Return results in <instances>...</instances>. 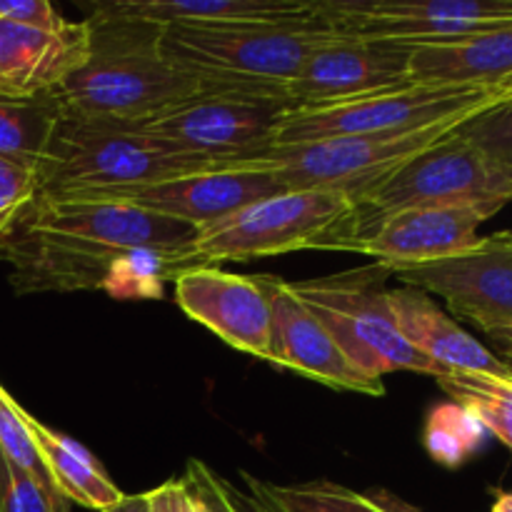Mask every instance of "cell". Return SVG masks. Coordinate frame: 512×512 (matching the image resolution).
<instances>
[{
  "instance_id": "cell-1",
  "label": "cell",
  "mask_w": 512,
  "mask_h": 512,
  "mask_svg": "<svg viewBox=\"0 0 512 512\" xmlns=\"http://www.w3.org/2000/svg\"><path fill=\"white\" fill-rule=\"evenodd\" d=\"M198 228L118 200L38 198L0 238V260L18 295L100 290L110 265L130 250L185 253Z\"/></svg>"
},
{
  "instance_id": "cell-7",
  "label": "cell",
  "mask_w": 512,
  "mask_h": 512,
  "mask_svg": "<svg viewBox=\"0 0 512 512\" xmlns=\"http://www.w3.org/2000/svg\"><path fill=\"white\" fill-rule=\"evenodd\" d=\"M390 278L393 273L385 265L370 263L290 285L363 375L383 380L395 370H413L438 378L443 370L420 355L395 323L385 288Z\"/></svg>"
},
{
  "instance_id": "cell-19",
  "label": "cell",
  "mask_w": 512,
  "mask_h": 512,
  "mask_svg": "<svg viewBox=\"0 0 512 512\" xmlns=\"http://www.w3.org/2000/svg\"><path fill=\"white\" fill-rule=\"evenodd\" d=\"M88 10L160 25L300 23L318 18V0H100Z\"/></svg>"
},
{
  "instance_id": "cell-4",
  "label": "cell",
  "mask_w": 512,
  "mask_h": 512,
  "mask_svg": "<svg viewBox=\"0 0 512 512\" xmlns=\"http://www.w3.org/2000/svg\"><path fill=\"white\" fill-rule=\"evenodd\" d=\"M208 168L218 165L170 148L138 128L90 123L63 113L38 168V195L90 200Z\"/></svg>"
},
{
  "instance_id": "cell-14",
  "label": "cell",
  "mask_w": 512,
  "mask_h": 512,
  "mask_svg": "<svg viewBox=\"0 0 512 512\" xmlns=\"http://www.w3.org/2000/svg\"><path fill=\"white\" fill-rule=\"evenodd\" d=\"M283 190V185L268 170L230 163L160 180V183L140 185V188L115 190V193L90 200H118V203L148 210V213H158L163 218L180 220L193 228H205L255 200L270 198Z\"/></svg>"
},
{
  "instance_id": "cell-13",
  "label": "cell",
  "mask_w": 512,
  "mask_h": 512,
  "mask_svg": "<svg viewBox=\"0 0 512 512\" xmlns=\"http://www.w3.org/2000/svg\"><path fill=\"white\" fill-rule=\"evenodd\" d=\"M413 48L395 40L335 35L310 53L290 83V108L343 103L408 83Z\"/></svg>"
},
{
  "instance_id": "cell-3",
  "label": "cell",
  "mask_w": 512,
  "mask_h": 512,
  "mask_svg": "<svg viewBox=\"0 0 512 512\" xmlns=\"http://www.w3.org/2000/svg\"><path fill=\"white\" fill-rule=\"evenodd\" d=\"M90 55L58 90L68 118L138 125L195 98L198 88L160 53L163 28L90 10Z\"/></svg>"
},
{
  "instance_id": "cell-37",
  "label": "cell",
  "mask_w": 512,
  "mask_h": 512,
  "mask_svg": "<svg viewBox=\"0 0 512 512\" xmlns=\"http://www.w3.org/2000/svg\"><path fill=\"white\" fill-rule=\"evenodd\" d=\"M490 512H512V490H493Z\"/></svg>"
},
{
  "instance_id": "cell-35",
  "label": "cell",
  "mask_w": 512,
  "mask_h": 512,
  "mask_svg": "<svg viewBox=\"0 0 512 512\" xmlns=\"http://www.w3.org/2000/svg\"><path fill=\"white\" fill-rule=\"evenodd\" d=\"M488 340L493 343V353L503 360L505 365L512 370V328H498V330H488Z\"/></svg>"
},
{
  "instance_id": "cell-21",
  "label": "cell",
  "mask_w": 512,
  "mask_h": 512,
  "mask_svg": "<svg viewBox=\"0 0 512 512\" xmlns=\"http://www.w3.org/2000/svg\"><path fill=\"white\" fill-rule=\"evenodd\" d=\"M28 428L50 483L68 503L105 512L123 498V490L108 478V473L100 468L98 458L90 455L83 445L70 440L68 435L58 433V430H50L48 425L35 420L30 413Z\"/></svg>"
},
{
  "instance_id": "cell-28",
  "label": "cell",
  "mask_w": 512,
  "mask_h": 512,
  "mask_svg": "<svg viewBox=\"0 0 512 512\" xmlns=\"http://www.w3.org/2000/svg\"><path fill=\"white\" fill-rule=\"evenodd\" d=\"M298 490L305 498L315 500V503L325 505V508L333 512H423L383 488H370L363 490V493H355V490L335 483H310Z\"/></svg>"
},
{
  "instance_id": "cell-30",
  "label": "cell",
  "mask_w": 512,
  "mask_h": 512,
  "mask_svg": "<svg viewBox=\"0 0 512 512\" xmlns=\"http://www.w3.org/2000/svg\"><path fill=\"white\" fill-rule=\"evenodd\" d=\"M458 133L490 158L512 165V100L473 118Z\"/></svg>"
},
{
  "instance_id": "cell-2",
  "label": "cell",
  "mask_w": 512,
  "mask_h": 512,
  "mask_svg": "<svg viewBox=\"0 0 512 512\" xmlns=\"http://www.w3.org/2000/svg\"><path fill=\"white\" fill-rule=\"evenodd\" d=\"M318 18L300 23L168 25L160 53L200 95L290 105V83L313 50L335 38Z\"/></svg>"
},
{
  "instance_id": "cell-6",
  "label": "cell",
  "mask_w": 512,
  "mask_h": 512,
  "mask_svg": "<svg viewBox=\"0 0 512 512\" xmlns=\"http://www.w3.org/2000/svg\"><path fill=\"white\" fill-rule=\"evenodd\" d=\"M508 100H512V83L460 85L408 80L343 103L290 108L273 145L345 135L403 133L440 123H470Z\"/></svg>"
},
{
  "instance_id": "cell-15",
  "label": "cell",
  "mask_w": 512,
  "mask_h": 512,
  "mask_svg": "<svg viewBox=\"0 0 512 512\" xmlns=\"http://www.w3.org/2000/svg\"><path fill=\"white\" fill-rule=\"evenodd\" d=\"M270 300V363L295 370L333 390H350L380 398L383 380L368 378L353 368L328 330L293 293V285L275 275H255Z\"/></svg>"
},
{
  "instance_id": "cell-20",
  "label": "cell",
  "mask_w": 512,
  "mask_h": 512,
  "mask_svg": "<svg viewBox=\"0 0 512 512\" xmlns=\"http://www.w3.org/2000/svg\"><path fill=\"white\" fill-rule=\"evenodd\" d=\"M410 78L433 83H512V25L445 43L410 45Z\"/></svg>"
},
{
  "instance_id": "cell-31",
  "label": "cell",
  "mask_w": 512,
  "mask_h": 512,
  "mask_svg": "<svg viewBox=\"0 0 512 512\" xmlns=\"http://www.w3.org/2000/svg\"><path fill=\"white\" fill-rule=\"evenodd\" d=\"M38 198V175L18 163L0 158V238Z\"/></svg>"
},
{
  "instance_id": "cell-24",
  "label": "cell",
  "mask_w": 512,
  "mask_h": 512,
  "mask_svg": "<svg viewBox=\"0 0 512 512\" xmlns=\"http://www.w3.org/2000/svg\"><path fill=\"white\" fill-rule=\"evenodd\" d=\"M485 438L488 430L458 403L435 405L423 430V445L428 455L448 470L463 468L483 448Z\"/></svg>"
},
{
  "instance_id": "cell-8",
  "label": "cell",
  "mask_w": 512,
  "mask_h": 512,
  "mask_svg": "<svg viewBox=\"0 0 512 512\" xmlns=\"http://www.w3.org/2000/svg\"><path fill=\"white\" fill-rule=\"evenodd\" d=\"M475 203H512V165L490 158L468 138L453 133L355 200L353 225L338 250L360 230L398 210Z\"/></svg>"
},
{
  "instance_id": "cell-22",
  "label": "cell",
  "mask_w": 512,
  "mask_h": 512,
  "mask_svg": "<svg viewBox=\"0 0 512 512\" xmlns=\"http://www.w3.org/2000/svg\"><path fill=\"white\" fill-rule=\"evenodd\" d=\"M60 120L63 105L58 93L38 98H0V158L38 175Z\"/></svg>"
},
{
  "instance_id": "cell-33",
  "label": "cell",
  "mask_w": 512,
  "mask_h": 512,
  "mask_svg": "<svg viewBox=\"0 0 512 512\" xmlns=\"http://www.w3.org/2000/svg\"><path fill=\"white\" fill-rule=\"evenodd\" d=\"M0 20L43 30H58L68 23L48 0H0Z\"/></svg>"
},
{
  "instance_id": "cell-29",
  "label": "cell",
  "mask_w": 512,
  "mask_h": 512,
  "mask_svg": "<svg viewBox=\"0 0 512 512\" xmlns=\"http://www.w3.org/2000/svg\"><path fill=\"white\" fill-rule=\"evenodd\" d=\"M243 480L248 493L240 495L238 490H233L240 512H333L325 505L305 498L303 493H298V488H280V485L255 478L250 473H243Z\"/></svg>"
},
{
  "instance_id": "cell-27",
  "label": "cell",
  "mask_w": 512,
  "mask_h": 512,
  "mask_svg": "<svg viewBox=\"0 0 512 512\" xmlns=\"http://www.w3.org/2000/svg\"><path fill=\"white\" fill-rule=\"evenodd\" d=\"M0 453L15 468L35 475L40 480H50L43 468L35 440L28 428V413L13 400V395L0 385Z\"/></svg>"
},
{
  "instance_id": "cell-32",
  "label": "cell",
  "mask_w": 512,
  "mask_h": 512,
  "mask_svg": "<svg viewBox=\"0 0 512 512\" xmlns=\"http://www.w3.org/2000/svg\"><path fill=\"white\" fill-rule=\"evenodd\" d=\"M183 483L188 485L198 512H240L233 498V488L218 473H213L203 460H188Z\"/></svg>"
},
{
  "instance_id": "cell-25",
  "label": "cell",
  "mask_w": 512,
  "mask_h": 512,
  "mask_svg": "<svg viewBox=\"0 0 512 512\" xmlns=\"http://www.w3.org/2000/svg\"><path fill=\"white\" fill-rule=\"evenodd\" d=\"M178 273V255L148 248L130 250L110 265L100 290L115 300H155L163 295V285L173 283Z\"/></svg>"
},
{
  "instance_id": "cell-9",
  "label": "cell",
  "mask_w": 512,
  "mask_h": 512,
  "mask_svg": "<svg viewBox=\"0 0 512 512\" xmlns=\"http://www.w3.org/2000/svg\"><path fill=\"white\" fill-rule=\"evenodd\" d=\"M323 23L338 35L445 43L512 25V0H318Z\"/></svg>"
},
{
  "instance_id": "cell-5",
  "label": "cell",
  "mask_w": 512,
  "mask_h": 512,
  "mask_svg": "<svg viewBox=\"0 0 512 512\" xmlns=\"http://www.w3.org/2000/svg\"><path fill=\"white\" fill-rule=\"evenodd\" d=\"M353 218V198L338 190H283L198 228V238L185 253V270L295 250H338Z\"/></svg>"
},
{
  "instance_id": "cell-34",
  "label": "cell",
  "mask_w": 512,
  "mask_h": 512,
  "mask_svg": "<svg viewBox=\"0 0 512 512\" xmlns=\"http://www.w3.org/2000/svg\"><path fill=\"white\" fill-rule=\"evenodd\" d=\"M150 510L153 512H198L193 495L183 478H170L163 485L148 493Z\"/></svg>"
},
{
  "instance_id": "cell-18",
  "label": "cell",
  "mask_w": 512,
  "mask_h": 512,
  "mask_svg": "<svg viewBox=\"0 0 512 512\" xmlns=\"http://www.w3.org/2000/svg\"><path fill=\"white\" fill-rule=\"evenodd\" d=\"M388 300L403 338L443 373L455 370V373L512 378L508 365L480 340H475L468 330L460 328L458 320L450 318L435 303L433 295L403 285V288L388 290Z\"/></svg>"
},
{
  "instance_id": "cell-23",
  "label": "cell",
  "mask_w": 512,
  "mask_h": 512,
  "mask_svg": "<svg viewBox=\"0 0 512 512\" xmlns=\"http://www.w3.org/2000/svg\"><path fill=\"white\" fill-rule=\"evenodd\" d=\"M450 403L463 405L478 423L512 450V378L445 370L435 378Z\"/></svg>"
},
{
  "instance_id": "cell-10",
  "label": "cell",
  "mask_w": 512,
  "mask_h": 512,
  "mask_svg": "<svg viewBox=\"0 0 512 512\" xmlns=\"http://www.w3.org/2000/svg\"><path fill=\"white\" fill-rule=\"evenodd\" d=\"M288 110L290 105L270 100L195 95L138 130L213 165H230L270 148Z\"/></svg>"
},
{
  "instance_id": "cell-17",
  "label": "cell",
  "mask_w": 512,
  "mask_h": 512,
  "mask_svg": "<svg viewBox=\"0 0 512 512\" xmlns=\"http://www.w3.org/2000/svg\"><path fill=\"white\" fill-rule=\"evenodd\" d=\"M90 55L88 20H68L58 30L0 20V98H38L85 65Z\"/></svg>"
},
{
  "instance_id": "cell-36",
  "label": "cell",
  "mask_w": 512,
  "mask_h": 512,
  "mask_svg": "<svg viewBox=\"0 0 512 512\" xmlns=\"http://www.w3.org/2000/svg\"><path fill=\"white\" fill-rule=\"evenodd\" d=\"M105 512H153V510H150L148 493H138V495H123L113 508H108Z\"/></svg>"
},
{
  "instance_id": "cell-11",
  "label": "cell",
  "mask_w": 512,
  "mask_h": 512,
  "mask_svg": "<svg viewBox=\"0 0 512 512\" xmlns=\"http://www.w3.org/2000/svg\"><path fill=\"white\" fill-rule=\"evenodd\" d=\"M393 278L445 300L455 318L483 333L512 328V230L485 235L455 258L395 270Z\"/></svg>"
},
{
  "instance_id": "cell-16",
  "label": "cell",
  "mask_w": 512,
  "mask_h": 512,
  "mask_svg": "<svg viewBox=\"0 0 512 512\" xmlns=\"http://www.w3.org/2000/svg\"><path fill=\"white\" fill-rule=\"evenodd\" d=\"M175 303L225 345L270 363V300L258 278L203 265L173 278Z\"/></svg>"
},
{
  "instance_id": "cell-26",
  "label": "cell",
  "mask_w": 512,
  "mask_h": 512,
  "mask_svg": "<svg viewBox=\"0 0 512 512\" xmlns=\"http://www.w3.org/2000/svg\"><path fill=\"white\" fill-rule=\"evenodd\" d=\"M0 512H70V503L50 480L15 468L0 453Z\"/></svg>"
},
{
  "instance_id": "cell-12",
  "label": "cell",
  "mask_w": 512,
  "mask_h": 512,
  "mask_svg": "<svg viewBox=\"0 0 512 512\" xmlns=\"http://www.w3.org/2000/svg\"><path fill=\"white\" fill-rule=\"evenodd\" d=\"M503 208V203L405 208L375 220L340 250L368 255L390 273L438 263L475 248L480 243V225Z\"/></svg>"
}]
</instances>
